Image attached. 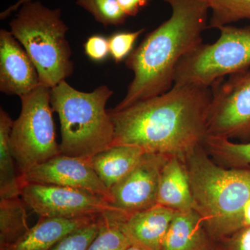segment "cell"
Returning a JSON list of instances; mask_svg holds the SVG:
<instances>
[{
    "label": "cell",
    "instance_id": "obj_1",
    "mask_svg": "<svg viewBox=\"0 0 250 250\" xmlns=\"http://www.w3.org/2000/svg\"><path fill=\"white\" fill-rule=\"evenodd\" d=\"M211 88L173 84L168 91L121 111L108 110L114 125L113 146H132L146 153L186 156L203 146Z\"/></svg>",
    "mask_w": 250,
    "mask_h": 250
},
{
    "label": "cell",
    "instance_id": "obj_2",
    "mask_svg": "<svg viewBox=\"0 0 250 250\" xmlns=\"http://www.w3.org/2000/svg\"><path fill=\"white\" fill-rule=\"evenodd\" d=\"M172 14L145 37L126 59L134 79L126 95L113 108L121 111L134 104L166 93L174 84L180 59L202 43L209 8L205 0H164Z\"/></svg>",
    "mask_w": 250,
    "mask_h": 250
},
{
    "label": "cell",
    "instance_id": "obj_3",
    "mask_svg": "<svg viewBox=\"0 0 250 250\" xmlns=\"http://www.w3.org/2000/svg\"><path fill=\"white\" fill-rule=\"evenodd\" d=\"M194 209L202 217L212 241L228 229L250 199V166L227 167L215 162L200 146L186 156Z\"/></svg>",
    "mask_w": 250,
    "mask_h": 250
},
{
    "label": "cell",
    "instance_id": "obj_4",
    "mask_svg": "<svg viewBox=\"0 0 250 250\" xmlns=\"http://www.w3.org/2000/svg\"><path fill=\"white\" fill-rule=\"evenodd\" d=\"M113 90L102 85L93 92L75 89L62 81L51 88V105L61 124V152L90 159L113 146L114 125L106 104Z\"/></svg>",
    "mask_w": 250,
    "mask_h": 250
},
{
    "label": "cell",
    "instance_id": "obj_5",
    "mask_svg": "<svg viewBox=\"0 0 250 250\" xmlns=\"http://www.w3.org/2000/svg\"><path fill=\"white\" fill-rule=\"evenodd\" d=\"M9 25L34 62L41 84L52 88L72 75V50L66 38L69 29L60 9H49L40 1H27Z\"/></svg>",
    "mask_w": 250,
    "mask_h": 250
},
{
    "label": "cell",
    "instance_id": "obj_6",
    "mask_svg": "<svg viewBox=\"0 0 250 250\" xmlns=\"http://www.w3.org/2000/svg\"><path fill=\"white\" fill-rule=\"evenodd\" d=\"M213 44L202 42L180 59L174 72V84L210 88L227 75L250 68V25H226Z\"/></svg>",
    "mask_w": 250,
    "mask_h": 250
},
{
    "label": "cell",
    "instance_id": "obj_7",
    "mask_svg": "<svg viewBox=\"0 0 250 250\" xmlns=\"http://www.w3.org/2000/svg\"><path fill=\"white\" fill-rule=\"evenodd\" d=\"M21 114L14 121L10 147L21 176L34 166L62 154L56 140L51 88L40 84L20 97Z\"/></svg>",
    "mask_w": 250,
    "mask_h": 250
},
{
    "label": "cell",
    "instance_id": "obj_8",
    "mask_svg": "<svg viewBox=\"0 0 250 250\" xmlns=\"http://www.w3.org/2000/svg\"><path fill=\"white\" fill-rule=\"evenodd\" d=\"M210 88L208 136L250 142V68L220 79Z\"/></svg>",
    "mask_w": 250,
    "mask_h": 250
},
{
    "label": "cell",
    "instance_id": "obj_9",
    "mask_svg": "<svg viewBox=\"0 0 250 250\" xmlns=\"http://www.w3.org/2000/svg\"><path fill=\"white\" fill-rule=\"evenodd\" d=\"M21 198L40 218H80L108 213L123 214L95 194L62 186L24 184Z\"/></svg>",
    "mask_w": 250,
    "mask_h": 250
},
{
    "label": "cell",
    "instance_id": "obj_10",
    "mask_svg": "<svg viewBox=\"0 0 250 250\" xmlns=\"http://www.w3.org/2000/svg\"><path fill=\"white\" fill-rule=\"evenodd\" d=\"M170 156L145 153L137 165L110 190V204L125 216L157 205L161 171Z\"/></svg>",
    "mask_w": 250,
    "mask_h": 250
},
{
    "label": "cell",
    "instance_id": "obj_11",
    "mask_svg": "<svg viewBox=\"0 0 250 250\" xmlns=\"http://www.w3.org/2000/svg\"><path fill=\"white\" fill-rule=\"evenodd\" d=\"M21 181L22 186L34 183L74 188L95 194L109 204L111 200V192L97 175L89 159L85 158L60 154L33 167L21 176Z\"/></svg>",
    "mask_w": 250,
    "mask_h": 250
},
{
    "label": "cell",
    "instance_id": "obj_12",
    "mask_svg": "<svg viewBox=\"0 0 250 250\" xmlns=\"http://www.w3.org/2000/svg\"><path fill=\"white\" fill-rule=\"evenodd\" d=\"M41 84L39 72L23 46L11 31H0V91L27 95Z\"/></svg>",
    "mask_w": 250,
    "mask_h": 250
},
{
    "label": "cell",
    "instance_id": "obj_13",
    "mask_svg": "<svg viewBox=\"0 0 250 250\" xmlns=\"http://www.w3.org/2000/svg\"><path fill=\"white\" fill-rule=\"evenodd\" d=\"M175 213L170 208L157 205L125 218L117 215L111 217L131 246L143 250H161Z\"/></svg>",
    "mask_w": 250,
    "mask_h": 250
},
{
    "label": "cell",
    "instance_id": "obj_14",
    "mask_svg": "<svg viewBox=\"0 0 250 250\" xmlns=\"http://www.w3.org/2000/svg\"><path fill=\"white\" fill-rule=\"evenodd\" d=\"M101 215L72 218L41 217L22 238L4 250H49L67 235L96 221Z\"/></svg>",
    "mask_w": 250,
    "mask_h": 250
},
{
    "label": "cell",
    "instance_id": "obj_15",
    "mask_svg": "<svg viewBox=\"0 0 250 250\" xmlns=\"http://www.w3.org/2000/svg\"><path fill=\"white\" fill-rule=\"evenodd\" d=\"M157 205L176 212L194 209V200L184 161L170 156L161 171Z\"/></svg>",
    "mask_w": 250,
    "mask_h": 250
},
{
    "label": "cell",
    "instance_id": "obj_16",
    "mask_svg": "<svg viewBox=\"0 0 250 250\" xmlns=\"http://www.w3.org/2000/svg\"><path fill=\"white\" fill-rule=\"evenodd\" d=\"M161 250H214L202 217L195 209L176 212Z\"/></svg>",
    "mask_w": 250,
    "mask_h": 250
},
{
    "label": "cell",
    "instance_id": "obj_17",
    "mask_svg": "<svg viewBox=\"0 0 250 250\" xmlns=\"http://www.w3.org/2000/svg\"><path fill=\"white\" fill-rule=\"evenodd\" d=\"M144 151L132 146H113L90 158V165L108 190L134 169Z\"/></svg>",
    "mask_w": 250,
    "mask_h": 250
},
{
    "label": "cell",
    "instance_id": "obj_18",
    "mask_svg": "<svg viewBox=\"0 0 250 250\" xmlns=\"http://www.w3.org/2000/svg\"><path fill=\"white\" fill-rule=\"evenodd\" d=\"M14 121L0 108V199L21 197V174L10 147V135Z\"/></svg>",
    "mask_w": 250,
    "mask_h": 250
},
{
    "label": "cell",
    "instance_id": "obj_19",
    "mask_svg": "<svg viewBox=\"0 0 250 250\" xmlns=\"http://www.w3.org/2000/svg\"><path fill=\"white\" fill-rule=\"evenodd\" d=\"M26 206L21 197L0 199V250L14 244L30 229Z\"/></svg>",
    "mask_w": 250,
    "mask_h": 250
},
{
    "label": "cell",
    "instance_id": "obj_20",
    "mask_svg": "<svg viewBox=\"0 0 250 250\" xmlns=\"http://www.w3.org/2000/svg\"><path fill=\"white\" fill-rule=\"evenodd\" d=\"M203 147L215 162L224 167L250 166V142L236 143L231 140L208 135Z\"/></svg>",
    "mask_w": 250,
    "mask_h": 250
},
{
    "label": "cell",
    "instance_id": "obj_21",
    "mask_svg": "<svg viewBox=\"0 0 250 250\" xmlns=\"http://www.w3.org/2000/svg\"><path fill=\"white\" fill-rule=\"evenodd\" d=\"M211 10L208 28L220 29L241 20L250 19V0H205Z\"/></svg>",
    "mask_w": 250,
    "mask_h": 250
},
{
    "label": "cell",
    "instance_id": "obj_22",
    "mask_svg": "<svg viewBox=\"0 0 250 250\" xmlns=\"http://www.w3.org/2000/svg\"><path fill=\"white\" fill-rule=\"evenodd\" d=\"M76 3L104 27L121 25L129 17L116 0H77Z\"/></svg>",
    "mask_w": 250,
    "mask_h": 250
},
{
    "label": "cell",
    "instance_id": "obj_23",
    "mask_svg": "<svg viewBox=\"0 0 250 250\" xmlns=\"http://www.w3.org/2000/svg\"><path fill=\"white\" fill-rule=\"evenodd\" d=\"M127 237L118 228L111 213L102 215L100 231L88 250H126L131 246Z\"/></svg>",
    "mask_w": 250,
    "mask_h": 250
},
{
    "label": "cell",
    "instance_id": "obj_24",
    "mask_svg": "<svg viewBox=\"0 0 250 250\" xmlns=\"http://www.w3.org/2000/svg\"><path fill=\"white\" fill-rule=\"evenodd\" d=\"M102 215L96 221L67 235L49 250H88L100 231Z\"/></svg>",
    "mask_w": 250,
    "mask_h": 250
},
{
    "label": "cell",
    "instance_id": "obj_25",
    "mask_svg": "<svg viewBox=\"0 0 250 250\" xmlns=\"http://www.w3.org/2000/svg\"><path fill=\"white\" fill-rule=\"evenodd\" d=\"M141 29L131 32H118L113 34L108 39L110 54L116 62H121L127 58L134 49L135 42L138 38L144 32Z\"/></svg>",
    "mask_w": 250,
    "mask_h": 250
},
{
    "label": "cell",
    "instance_id": "obj_26",
    "mask_svg": "<svg viewBox=\"0 0 250 250\" xmlns=\"http://www.w3.org/2000/svg\"><path fill=\"white\" fill-rule=\"evenodd\" d=\"M214 250H250V226L214 242Z\"/></svg>",
    "mask_w": 250,
    "mask_h": 250
},
{
    "label": "cell",
    "instance_id": "obj_27",
    "mask_svg": "<svg viewBox=\"0 0 250 250\" xmlns=\"http://www.w3.org/2000/svg\"><path fill=\"white\" fill-rule=\"evenodd\" d=\"M85 53L94 62H101L110 53L108 40L102 36H93L84 44Z\"/></svg>",
    "mask_w": 250,
    "mask_h": 250
},
{
    "label": "cell",
    "instance_id": "obj_28",
    "mask_svg": "<svg viewBox=\"0 0 250 250\" xmlns=\"http://www.w3.org/2000/svg\"><path fill=\"white\" fill-rule=\"evenodd\" d=\"M249 226H250V199L230 225L226 236L232 234L238 230Z\"/></svg>",
    "mask_w": 250,
    "mask_h": 250
},
{
    "label": "cell",
    "instance_id": "obj_29",
    "mask_svg": "<svg viewBox=\"0 0 250 250\" xmlns=\"http://www.w3.org/2000/svg\"><path fill=\"white\" fill-rule=\"evenodd\" d=\"M128 16H136L148 0H116Z\"/></svg>",
    "mask_w": 250,
    "mask_h": 250
},
{
    "label": "cell",
    "instance_id": "obj_30",
    "mask_svg": "<svg viewBox=\"0 0 250 250\" xmlns=\"http://www.w3.org/2000/svg\"><path fill=\"white\" fill-rule=\"evenodd\" d=\"M126 250H143L140 249V248H136V247H135V246H131Z\"/></svg>",
    "mask_w": 250,
    "mask_h": 250
}]
</instances>
